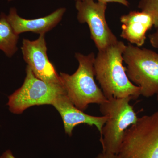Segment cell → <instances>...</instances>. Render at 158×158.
<instances>
[{"mask_svg":"<svg viewBox=\"0 0 158 158\" xmlns=\"http://www.w3.org/2000/svg\"><path fill=\"white\" fill-rule=\"evenodd\" d=\"M126 45L121 41L98 50L94 63V75L106 98L131 97L136 99L141 89L130 81L123 65Z\"/></svg>","mask_w":158,"mask_h":158,"instance_id":"obj_1","label":"cell"},{"mask_svg":"<svg viewBox=\"0 0 158 158\" xmlns=\"http://www.w3.org/2000/svg\"><path fill=\"white\" fill-rule=\"evenodd\" d=\"M75 57L79 63L76 71L72 75L60 73L59 78L69 100L77 108L84 111L90 104L100 105L107 99L94 80V53L84 55L77 52Z\"/></svg>","mask_w":158,"mask_h":158,"instance_id":"obj_2","label":"cell"},{"mask_svg":"<svg viewBox=\"0 0 158 158\" xmlns=\"http://www.w3.org/2000/svg\"><path fill=\"white\" fill-rule=\"evenodd\" d=\"M131 97L108 99L100 105V111L107 119L102 129L100 139L102 151L118 154L125 132L135 124L138 118L130 104Z\"/></svg>","mask_w":158,"mask_h":158,"instance_id":"obj_3","label":"cell"},{"mask_svg":"<svg viewBox=\"0 0 158 158\" xmlns=\"http://www.w3.org/2000/svg\"><path fill=\"white\" fill-rule=\"evenodd\" d=\"M127 75L141 89V95L151 97L158 93V53L129 44L123 54Z\"/></svg>","mask_w":158,"mask_h":158,"instance_id":"obj_4","label":"cell"},{"mask_svg":"<svg viewBox=\"0 0 158 158\" xmlns=\"http://www.w3.org/2000/svg\"><path fill=\"white\" fill-rule=\"evenodd\" d=\"M118 154L122 158H158V110L129 127Z\"/></svg>","mask_w":158,"mask_h":158,"instance_id":"obj_5","label":"cell"},{"mask_svg":"<svg viewBox=\"0 0 158 158\" xmlns=\"http://www.w3.org/2000/svg\"><path fill=\"white\" fill-rule=\"evenodd\" d=\"M22 86L8 98L7 105L11 113L21 114L34 106L53 105L59 97L65 93L62 83H48L38 78L28 65Z\"/></svg>","mask_w":158,"mask_h":158,"instance_id":"obj_6","label":"cell"},{"mask_svg":"<svg viewBox=\"0 0 158 158\" xmlns=\"http://www.w3.org/2000/svg\"><path fill=\"white\" fill-rule=\"evenodd\" d=\"M77 19L89 27L90 38L98 50L115 43L117 37L109 27L106 18V3L94 0L76 1Z\"/></svg>","mask_w":158,"mask_h":158,"instance_id":"obj_7","label":"cell"},{"mask_svg":"<svg viewBox=\"0 0 158 158\" xmlns=\"http://www.w3.org/2000/svg\"><path fill=\"white\" fill-rule=\"evenodd\" d=\"M44 35H40L35 40L23 39L21 50L24 60L38 78L48 83L60 84L59 74L48 57Z\"/></svg>","mask_w":158,"mask_h":158,"instance_id":"obj_8","label":"cell"},{"mask_svg":"<svg viewBox=\"0 0 158 158\" xmlns=\"http://www.w3.org/2000/svg\"><path fill=\"white\" fill-rule=\"evenodd\" d=\"M52 106L60 114L65 132L69 136L72 135L74 128L80 124H87L91 127L95 126L101 134L107 119V116H91L79 110L72 102L66 93L59 97Z\"/></svg>","mask_w":158,"mask_h":158,"instance_id":"obj_9","label":"cell"},{"mask_svg":"<svg viewBox=\"0 0 158 158\" xmlns=\"http://www.w3.org/2000/svg\"><path fill=\"white\" fill-rule=\"evenodd\" d=\"M66 10L65 8H59L44 17L30 19L20 16L16 9L13 7L9 10L7 18L16 34L31 32L41 35L56 27L61 21Z\"/></svg>","mask_w":158,"mask_h":158,"instance_id":"obj_10","label":"cell"},{"mask_svg":"<svg viewBox=\"0 0 158 158\" xmlns=\"http://www.w3.org/2000/svg\"><path fill=\"white\" fill-rule=\"evenodd\" d=\"M122 23L120 37L140 47L145 43L147 31L154 25L153 19L144 11H131L120 18Z\"/></svg>","mask_w":158,"mask_h":158,"instance_id":"obj_11","label":"cell"},{"mask_svg":"<svg viewBox=\"0 0 158 158\" xmlns=\"http://www.w3.org/2000/svg\"><path fill=\"white\" fill-rule=\"evenodd\" d=\"M19 35L14 32L4 13L0 14V50L11 58L18 50Z\"/></svg>","mask_w":158,"mask_h":158,"instance_id":"obj_12","label":"cell"},{"mask_svg":"<svg viewBox=\"0 0 158 158\" xmlns=\"http://www.w3.org/2000/svg\"><path fill=\"white\" fill-rule=\"evenodd\" d=\"M138 7L152 16L155 27L158 28V0H141Z\"/></svg>","mask_w":158,"mask_h":158,"instance_id":"obj_13","label":"cell"},{"mask_svg":"<svg viewBox=\"0 0 158 158\" xmlns=\"http://www.w3.org/2000/svg\"><path fill=\"white\" fill-rule=\"evenodd\" d=\"M148 37L150 43L153 47L158 48V28L155 33L150 34Z\"/></svg>","mask_w":158,"mask_h":158,"instance_id":"obj_14","label":"cell"},{"mask_svg":"<svg viewBox=\"0 0 158 158\" xmlns=\"http://www.w3.org/2000/svg\"><path fill=\"white\" fill-rule=\"evenodd\" d=\"M95 158H122L118 154L102 151Z\"/></svg>","mask_w":158,"mask_h":158,"instance_id":"obj_15","label":"cell"},{"mask_svg":"<svg viewBox=\"0 0 158 158\" xmlns=\"http://www.w3.org/2000/svg\"><path fill=\"white\" fill-rule=\"evenodd\" d=\"M76 1H82V0H75ZM98 2L106 3L111 2L118 3L126 6H128L129 5L127 0H98Z\"/></svg>","mask_w":158,"mask_h":158,"instance_id":"obj_16","label":"cell"},{"mask_svg":"<svg viewBox=\"0 0 158 158\" xmlns=\"http://www.w3.org/2000/svg\"><path fill=\"white\" fill-rule=\"evenodd\" d=\"M0 158H16L10 150H7L0 156Z\"/></svg>","mask_w":158,"mask_h":158,"instance_id":"obj_17","label":"cell"},{"mask_svg":"<svg viewBox=\"0 0 158 158\" xmlns=\"http://www.w3.org/2000/svg\"><path fill=\"white\" fill-rule=\"evenodd\" d=\"M157 94V100L158 102V93Z\"/></svg>","mask_w":158,"mask_h":158,"instance_id":"obj_18","label":"cell"},{"mask_svg":"<svg viewBox=\"0 0 158 158\" xmlns=\"http://www.w3.org/2000/svg\"><path fill=\"white\" fill-rule=\"evenodd\" d=\"M8 1H9V2H10V1H12V0H8Z\"/></svg>","mask_w":158,"mask_h":158,"instance_id":"obj_19","label":"cell"}]
</instances>
